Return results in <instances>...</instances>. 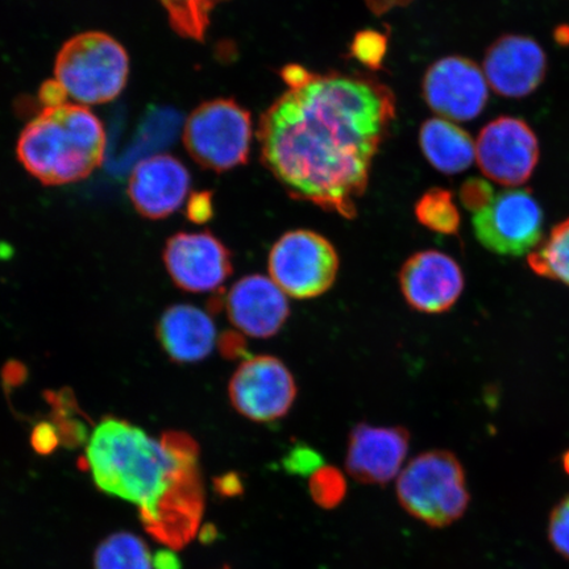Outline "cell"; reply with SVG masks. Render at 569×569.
<instances>
[{"mask_svg": "<svg viewBox=\"0 0 569 569\" xmlns=\"http://www.w3.org/2000/svg\"><path fill=\"white\" fill-rule=\"evenodd\" d=\"M483 71L498 96L525 98L542 84L547 57L542 47L528 36L505 34L488 49Z\"/></svg>", "mask_w": 569, "mask_h": 569, "instance_id": "obj_14", "label": "cell"}, {"mask_svg": "<svg viewBox=\"0 0 569 569\" xmlns=\"http://www.w3.org/2000/svg\"><path fill=\"white\" fill-rule=\"evenodd\" d=\"M549 539L555 551L569 560V496L563 498L552 510Z\"/></svg>", "mask_w": 569, "mask_h": 569, "instance_id": "obj_26", "label": "cell"}, {"mask_svg": "<svg viewBox=\"0 0 569 569\" xmlns=\"http://www.w3.org/2000/svg\"><path fill=\"white\" fill-rule=\"evenodd\" d=\"M231 323L246 336L268 339L287 322V297L273 280L260 274L247 276L233 284L226 298Z\"/></svg>", "mask_w": 569, "mask_h": 569, "instance_id": "obj_17", "label": "cell"}, {"mask_svg": "<svg viewBox=\"0 0 569 569\" xmlns=\"http://www.w3.org/2000/svg\"><path fill=\"white\" fill-rule=\"evenodd\" d=\"M405 300L425 315H442L458 302L465 276L457 261L438 251L412 254L400 272Z\"/></svg>", "mask_w": 569, "mask_h": 569, "instance_id": "obj_13", "label": "cell"}, {"mask_svg": "<svg viewBox=\"0 0 569 569\" xmlns=\"http://www.w3.org/2000/svg\"><path fill=\"white\" fill-rule=\"evenodd\" d=\"M130 59L110 34L84 32L74 36L57 54L54 76L68 98L78 104L113 101L126 88Z\"/></svg>", "mask_w": 569, "mask_h": 569, "instance_id": "obj_4", "label": "cell"}, {"mask_svg": "<svg viewBox=\"0 0 569 569\" xmlns=\"http://www.w3.org/2000/svg\"><path fill=\"white\" fill-rule=\"evenodd\" d=\"M347 492L345 476L337 468L320 467L310 479V493L319 507L336 508Z\"/></svg>", "mask_w": 569, "mask_h": 569, "instance_id": "obj_24", "label": "cell"}, {"mask_svg": "<svg viewBox=\"0 0 569 569\" xmlns=\"http://www.w3.org/2000/svg\"><path fill=\"white\" fill-rule=\"evenodd\" d=\"M476 238L500 256L533 252L543 238V211L529 190L510 189L496 196L472 219Z\"/></svg>", "mask_w": 569, "mask_h": 569, "instance_id": "obj_8", "label": "cell"}, {"mask_svg": "<svg viewBox=\"0 0 569 569\" xmlns=\"http://www.w3.org/2000/svg\"><path fill=\"white\" fill-rule=\"evenodd\" d=\"M220 486H222V492L229 490V492H227L229 495H234L241 490V483L237 479V476H230V478L223 479Z\"/></svg>", "mask_w": 569, "mask_h": 569, "instance_id": "obj_32", "label": "cell"}, {"mask_svg": "<svg viewBox=\"0 0 569 569\" xmlns=\"http://www.w3.org/2000/svg\"><path fill=\"white\" fill-rule=\"evenodd\" d=\"M188 217L196 223H204L212 217V201L211 193L203 191V193H194L189 199Z\"/></svg>", "mask_w": 569, "mask_h": 569, "instance_id": "obj_29", "label": "cell"}, {"mask_svg": "<svg viewBox=\"0 0 569 569\" xmlns=\"http://www.w3.org/2000/svg\"><path fill=\"white\" fill-rule=\"evenodd\" d=\"M152 565L146 543L128 532L106 539L96 552V569H152Z\"/></svg>", "mask_w": 569, "mask_h": 569, "instance_id": "obj_21", "label": "cell"}, {"mask_svg": "<svg viewBox=\"0 0 569 569\" xmlns=\"http://www.w3.org/2000/svg\"><path fill=\"white\" fill-rule=\"evenodd\" d=\"M251 140V116L232 99H213L197 107L183 130L191 158L218 173L244 166Z\"/></svg>", "mask_w": 569, "mask_h": 569, "instance_id": "obj_6", "label": "cell"}, {"mask_svg": "<svg viewBox=\"0 0 569 569\" xmlns=\"http://www.w3.org/2000/svg\"><path fill=\"white\" fill-rule=\"evenodd\" d=\"M529 266L538 276L569 287V218L555 226L546 243L529 254Z\"/></svg>", "mask_w": 569, "mask_h": 569, "instance_id": "obj_20", "label": "cell"}, {"mask_svg": "<svg viewBox=\"0 0 569 569\" xmlns=\"http://www.w3.org/2000/svg\"><path fill=\"white\" fill-rule=\"evenodd\" d=\"M387 52V39L376 31H362L356 34L352 54L365 66L379 69Z\"/></svg>", "mask_w": 569, "mask_h": 569, "instance_id": "obj_25", "label": "cell"}, {"mask_svg": "<svg viewBox=\"0 0 569 569\" xmlns=\"http://www.w3.org/2000/svg\"><path fill=\"white\" fill-rule=\"evenodd\" d=\"M397 497L410 516L431 528H446L457 522L468 508L465 469L448 451L419 455L398 476Z\"/></svg>", "mask_w": 569, "mask_h": 569, "instance_id": "obj_5", "label": "cell"}, {"mask_svg": "<svg viewBox=\"0 0 569 569\" xmlns=\"http://www.w3.org/2000/svg\"><path fill=\"white\" fill-rule=\"evenodd\" d=\"M393 117L382 84L312 74L261 117V159L291 197L353 218Z\"/></svg>", "mask_w": 569, "mask_h": 569, "instance_id": "obj_1", "label": "cell"}, {"mask_svg": "<svg viewBox=\"0 0 569 569\" xmlns=\"http://www.w3.org/2000/svg\"><path fill=\"white\" fill-rule=\"evenodd\" d=\"M422 151L431 166L446 174L465 172L476 159L469 133L448 120L433 118L421 128Z\"/></svg>", "mask_w": 569, "mask_h": 569, "instance_id": "obj_19", "label": "cell"}, {"mask_svg": "<svg viewBox=\"0 0 569 569\" xmlns=\"http://www.w3.org/2000/svg\"><path fill=\"white\" fill-rule=\"evenodd\" d=\"M565 469H566V472L569 475V452H567V455L565 457Z\"/></svg>", "mask_w": 569, "mask_h": 569, "instance_id": "obj_33", "label": "cell"}, {"mask_svg": "<svg viewBox=\"0 0 569 569\" xmlns=\"http://www.w3.org/2000/svg\"><path fill=\"white\" fill-rule=\"evenodd\" d=\"M199 448L183 432L161 439L140 427L106 418L92 431L87 462L96 486L139 508L146 530L170 549L193 539L201 523L204 493Z\"/></svg>", "mask_w": 569, "mask_h": 569, "instance_id": "obj_2", "label": "cell"}, {"mask_svg": "<svg viewBox=\"0 0 569 569\" xmlns=\"http://www.w3.org/2000/svg\"><path fill=\"white\" fill-rule=\"evenodd\" d=\"M493 198V188L481 178H469L460 190L461 203L475 213L486 209Z\"/></svg>", "mask_w": 569, "mask_h": 569, "instance_id": "obj_27", "label": "cell"}, {"mask_svg": "<svg viewBox=\"0 0 569 569\" xmlns=\"http://www.w3.org/2000/svg\"><path fill=\"white\" fill-rule=\"evenodd\" d=\"M158 332L163 350L177 362L201 361L217 343L212 319L191 305H176L163 312Z\"/></svg>", "mask_w": 569, "mask_h": 569, "instance_id": "obj_18", "label": "cell"}, {"mask_svg": "<svg viewBox=\"0 0 569 569\" xmlns=\"http://www.w3.org/2000/svg\"><path fill=\"white\" fill-rule=\"evenodd\" d=\"M423 96L439 116L468 122L486 109L488 81L473 61L459 56L446 57L427 70Z\"/></svg>", "mask_w": 569, "mask_h": 569, "instance_id": "obj_11", "label": "cell"}, {"mask_svg": "<svg viewBox=\"0 0 569 569\" xmlns=\"http://www.w3.org/2000/svg\"><path fill=\"white\" fill-rule=\"evenodd\" d=\"M187 167L170 154L142 160L128 182V197L142 217L159 220L172 216L190 191Z\"/></svg>", "mask_w": 569, "mask_h": 569, "instance_id": "obj_16", "label": "cell"}, {"mask_svg": "<svg viewBox=\"0 0 569 569\" xmlns=\"http://www.w3.org/2000/svg\"><path fill=\"white\" fill-rule=\"evenodd\" d=\"M409 442L410 433L403 427L356 425L348 442L347 471L356 481L386 486L400 472Z\"/></svg>", "mask_w": 569, "mask_h": 569, "instance_id": "obj_15", "label": "cell"}, {"mask_svg": "<svg viewBox=\"0 0 569 569\" xmlns=\"http://www.w3.org/2000/svg\"><path fill=\"white\" fill-rule=\"evenodd\" d=\"M416 217L419 223L433 232L453 234L459 231V211L448 190L427 191L416 206Z\"/></svg>", "mask_w": 569, "mask_h": 569, "instance_id": "obj_23", "label": "cell"}, {"mask_svg": "<svg viewBox=\"0 0 569 569\" xmlns=\"http://www.w3.org/2000/svg\"><path fill=\"white\" fill-rule=\"evenodd\" d=\"M163 261L177 284L191 293L216 290L232 273L231 253L210 232H180L170 238Z\"/></svg>", "mask_w": 569, "mask_h": 569, "instance_id": "obj_12", "label": "cell"}, {"mask_svg": "<svg viewBox=\"0 0 569 569\" xmlns=\"http://www.w3.org/2000/svg\"><path fill=\"white\" fill-rule=\"evenodd\" d=\"M166 9L169 23L182 38L202 41L211 21V13L224 0H159Z\"/></svg>", "mask_w": 569, "mask_h": 569, "instance_id": "obj_22", "label": "cell"}, {"mask_svg": "<svg viewBox=\"0 0 569 569\" xmlns=\"http://www.w3.org/2000/svg\"><path fill=\"white\" fill-rule=\"evenodd\" d=\"M268 267L270 277L284 295L309 300L325 295L336 282L339 256L322 234L297 230L276 241Z\"/></svg>", "mask_w": 569, "mask_h": 569, "instance_id": "obj_7", "label": "cell"}, {"mask_svg": "<svg viewBox=\"0 0 569 569\" xmlns=\"http://www.w3.org/2000/svg\"><path fill=\"white\" fill-rule=\"evenodd\" d=\"M234 410L253 422L279 421L296 401L293 375L273 356H256L238 368L230 382Z\"/></svg>", "mask_w": 569, "mask_h": 569, "instance_id": "obj_9", "label": "cell"}, {"mask_svg": "<svg viewBox=\"0 0 569 569\" xmlns=\"http://www.w3.org/2000/svg\"><path fill=\"white\" fill-rule=\"evenodd\" d=\"M220 348H222L227 358L234 359L246 355V341L243 337L238 336V333H226L222 343H220Z\"/></svg>", "mask_w": 569, "mask_h": 569, "instance_id": "obj_30", "label": "cell"}, {"mask_svg": "<svg viewBox=\"0 0 569 569\" xmlns=\"http://www.w3.org/2000/svg\"><path fill=\"white\" fill-rule=\"evenodd\" d=\"M311 77L312 74L300 66H289L282 70L283 81L289 84L290 89L301 87V84L308 82Z\"/></svg>", "mask_w": 569, "mask_h": 569, "instance_id": "obj_31", "label": "cell"}, {"mask_svg": "<svg viewBox=\"0 0 569 569\" xmlns=\"http://www.w3.org/2000/svg\"><path fill=\"white\" fill-rule=\"evenodd\" d=\"M106 132L87 106L42 107L18 141L21 166L47 187L84 180L102 166Z\"/></svg>", "mask_w": 569, "mask_h": 569, "instance_id": "obj_3", "label": "cell"}, {"mask_svg": "<svg viewBox=\"0 0 569 569\" xmlns=\"http://www.w3.org/2000/svg\"><path fill=\"white\" fill-rule=\"evenodd\" d=\"M322 457L309 446L298 445L291 448L288 457L283 459V467L296 475L315 473L322 467Z\"/></svg>", "mask_w": 569, "mask_h": 569, "instance_id": "obj_28", "label": "cell"}, {"mask_svg": "<svg viewBox=\"0 0 569 569\" xmlns=\"http://www.w3.org/2000/svg\"><path fill=\"white\" fill-rule=\"evenodd\" d=\"M481 172L503 187L530 180L539 161V141L522 119L501 117L482 128L476 142Z\"/></svg>", "mask_w": 569, "mask_h": 569, "instance_id": "obj_10", "label": "cell"}]
</instances>
